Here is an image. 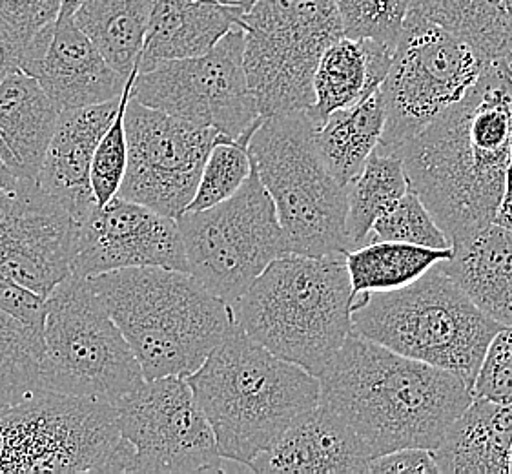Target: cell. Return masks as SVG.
<instances>
[{"instance_id":"cell-12","label":"cell","mask_w":512,"mask_h":474,"mask_svg":"<svg viewBox=\"0 0 512 474\" xmlns=\"http://www.w3.org/2000/svg\"><path fill=\"white\" fill-rule=\"evenodd\" d=\"M188 272L230 307L254 279L287 254L276 207L257 176L216 207L183 212L177 217Z\"/></svg>"},{"instance_id":"cell-8","label":"cell","mask_w":512,"mask_h":474,"mask_svg":"<svg viewBox=\"0 0 512 474\" xmlns=\"http://www.w3.org/2000/svg\"><path fill=\"white\" fill-rule=\"evenodd\" d=\"M44 392L117 405L144 383L143 369L90 278L70 274L46 298Z\"/></svg>"},{"instance_id":"cell-11","label":"cell","mask_w":512,"mask_h":474,"mask_svg":"<svg viewBox=\"0 0 512 474\" xmlns=\"http://www.w3.org/2000/svg\"><path fill=\"white\" fill-rule=\"evenodd\" d=\"M485 59L469 42L407 13L385 81V130L378 148L394 152L478 83Z\"/></svg>"},{"instance_id":"cell-18","label":"cell","mask_w":512,"mask_h":474,"mask_svg":"<svg viewBox=\"0 0 512 474\" xmlns=\"http://www.w3.org/2000/svg\"><path fill=\"white\" fill-rule=\"evenodd\" d=\"M19 68L41 84L61 112L119 99L128 83L73 17H57L42 26L26 44Z\"/></svg>"},{"instance_id":"cell-5","label":"cell","mask_w":512,"mask_h":474,"mask_svg":"<svg viewBox=\"0 0 512 474\" xmlns=\"http://www.w3.org/2000/svg\"><path fill=\"white\" fill-rule=\"evenodd\" d=\"M352 307L345 254H283L254 279L232 312L250 338L319 378L352 334Z\"/></svg>"},{"instance_id":"cell-15","label":"cell","mask_w":512,"mask_h":474,"mask_svg":"<svg viewBox=\"0 0 512 474\" xmlns=\"http://www.w3.org/2000/svg\"><path fill=\"white\" fill-rule=\"evenodd\" d=\"M124 124L128 165L117 196L177 219L192 201L208 152L221 134L179 121L134 95L126 104Z\"/></svg>"},{"instance_id":"cell-7","label":"cell","mask_w":512,"mask_h":474,"mask_svg":"<svg viewBox=\"0 0 512 474\" xmlns=\"http://www.w3.org/2000/svg\"><path fill=\"white\" fill-rule=\"evenodd\" d=\"M316 128L307 112L261 117L248 154L276 207L287 254H347V190L328 172Z\"/></svg>"},{"instance_id":"cell-3","label":"cell","mask_w":512,"mask_h":474,"mask_svg":"<svg viewBox=\"0 0 512 474\" xmlns=\"http://www.w3.org/2000/svg\"><path fill=\"white\" fill-rule=\"evenodd\" d=\"M186 382L219 454L243 469L319 403L318 378L268 351L236 320Z\"/></svg>"},{"instance_id":"cell-1","label":"cell","mask_w":512,"mask_h":474,"mask_svg":"<svg viewBox=\"0 0 512 474\" xmlns=\"http://www.w3.org/2000/svg\"><path fill=\"white\" fill-rule=\"evenodd\" d=\"M409 186L451 245L491 225L512 161V72L485 62L460 103L396 148Z\"/></svg>"},{"instance_id":"cell-32","label":"cell","mask_w":512,"mask_h":474,"mask_svg":"<svg viewBox=\"0 0 512 474\" xmlns=\"http://www.w3.org/2000/svg\"><path fill=\"white\" fill-rule=\"evenodd\" d=\"M250 134L239 139L219 135L212 150L208 152L205 165L199 176L194 197L185 212H199L216 207L236 194L252 172V157L248 154Z\"/></svg>"},{"instance_id":"cell-29","label":"cell","mask_w":512,"mask_h":474,"mask_svg":"<svg viewBox=\"0 0 512 474\" xmlns=\"http://www.w3.org/2000/svg\"><path fill=\"white\" fill-rule=\"evenodd\" d=\"M452 248L418 247L398 241H370L345 254L354 298L369 292L407 287L436 263L451 258Z\"/></svg>"},{"instance_id":"cell-39","label":"cell","mask_w":512,"mask_h":474,"mask_svg":"<svg viewBox=\"0 0 512 474\" xmlns=\"http://www.w3.org/2000/svg\"><path fill=\"white\" fill-rule=\"evenodd\" d=\"M440 474L431 449L403 447L379 454L369 464L367 474Z\"/></svg>"},{"instance_id":"cell-28","label":"cell","mask_w":512,"mask_h":474,"mask_svg":"<svg viewBox=\"0 0 512 474\" xmlns=\"http://www.w3.org/2000/svg\"><path fill=\"white\" fill-rule=\"evenodd\" d=\"M407 13L451 31L485 59L512 53V17L503 0H409Z\"/></svg>"},{"instance_id":"cell-41","label":"cell","mask_w":512,"mask_h":474,"mask_svg":"<svg viewBox=\"0 0 512 474\" xmlns=\"http://www.w3.org/2000/svg\"><path fill=\"white\" fill-rule=\"evenodd\" d=\"M492 223H498L502 227L512 230V166H509V174L505 181V190H503L502 201L496 210V216Z\"/></svg>"},{"instance_id":"cell-4","label":"cell","mask_w":512,"mask_h":474,"mask_svg":"<svg viewBox=\"0 0 512 474\" xmlns=\"http://www.w3.org/2000/svg\"><path fill=\"white\" fill-rule=\"evenodd\" d=\"M144 380L197 371L234 321L232 307L190 272L141 267L90 278Z\"/></svg>"},{"instance_id":"cell-16","label":"cell","mask_w":512,"mask_h":474,"mask_svg":"<svg viewBox=\"0 0 512 474\" xmlns=\"http://www.w3.org/2000/svg\"><path fill=\"white\" fill-rule=\"evenodd\" d=\"M79 221L37 181L0 190V276L46 299L72 274Z\"/></svg>"},{"instance_id":"cell-22","label":"cell","mask_w":512,"mask_h":474,"mask_svg":"<svg viewBox=\"0 0 512 474\" xmlns=\"http://www.w3.org/2000/svg\"><path fill=\"white\" fill-rule=\"evenodd\" d=\"M61 110L21 68L0 81V161L11 174L35 181Z\"/></svg>"},{"instance_id":"cell-24","label":"cell","mask_w":512,"mask_h":474,"mask_svg":"<svg viewBox=\"0 0 512 474\" xmlns=\"http://www.w3.org/2000/svg\"><path fill=\"white\" fill-rule=\"evenodd\" d=\"M512 449V402L474 396L432 451L440 474H507Z\"/></svg>"},{"instance_id":"cell-35","label":"cell","mask_w":512,"mask_h":474,"mask_svg":"<svg viewBox=\"0 0 512 474\" xmlns=\"http://www.w3.org/2000/svg\"><path fill=\"white\" fill-rule=\"evenodd\" d=\"M347 37L374 39L394 50L409 0H332Z\"/></svg>"},{"instance_id":"cell-30","label":"cell","mask_w":512,"mask_h":474,"mask_svg":"<svg viewBox=\"0 0 512 474\" xmlns=\"http://www.w3.org/2000/svg\"><path fill=\"white\" fill-rule=\"evenodd\" d=\"M400 157L376 148L358 176L345 186L347 252L367 245L374 223L409 190Z\"/></svg>"},{"instance_id":"cell-19","label":"cell","mask_w":512,"mask_h":474,"mask_svg":"<svg viewBox=\"0 0 512 474\" xmlns=\"http://www.w3.org/2000/svg\"><path fill=\"white\" fill-rule=\"evenodd\" d=\"M119 103L121 97L108 103L62 110L35 179L79 223L97 205L90 183L93 154L112 124Z\"/></svg>"},{"instance_id":"cell-34","label":"cell","mask_w":512,"mask_h":474,"mask_svg":"<svg viewBox=\"0 0 512 474\" xmlns=\"http://www.w3.org/2000/svg\"><path fill=\"white\" fill-rule=\"evenodd\" d=\"M137 73L139 70H134L128 75V83L121 95L119 110L93 154L90 183H92L93 197L97 207H104L108 201H112L123 185L124 172L128 165V139H126L124 114H126V104L132 95V84Z\"/></svg>"},{"instance_id":"cell-36","label":"cell","mask_w":512,"mask_h":474,"mask_svg":"<svg viewBox=\"0 0 512 474\" xmlns=\"http://www.w3.org/2000/svg\"><path fill=\"white\" fill-rule=\"evenodd\" d=\"M472 394L494 402H512V325L494 334L472 383Z\"/></svg>"},{"instance_id":"cell-21","label":"cell","mask_w":512,"mask_h":474,"mask_svg":"<svg viewBox=\"0 0 512 474\" xmlns=\"http://www.w3.org/2000/svg\"><path fill=\"white\" fill-rule=\"evenodd\" d=\"M245 11L217 0H154L137 70L210 52L234 28H243Z\"/></svg>"},{"instance_id":"cell-45","label":"cell","mask_w":512,"mask_h":474,"mask_svg":"<svg viewBox=\"0 0 512 474\" xmlns=\"http://www.w3.org/2000/svg\"><path fill=\"white\" fill-rule=\"evenodd\" d=\"M503 4H505V8H507V11L511 13L512 17V0H503Z\"/></svg>"},{"instance_id":"cell-2","label":"cell","mask_w":512,"mask_h":474,"mask_svg":"<svg viewBox=\"0 0 512 474\" xmlns=\"http://www.w3.org/2000/svg\"><path fill=\"white\" fill-rule=\"evenodd\" d=\"M318 380L319 403L358 436L372 460L403 447L434 451L474 398L460 376L354 334Z\"/></svg>"},{"instance_id":"cell-44","label":"cell","mask_w":512,"mask_h":474,"mask_svg":"<svg viewBox=\"0 0 512 474\" xmlns=\"http://www.w3.org/2000/svg\"><path fill=\"white\" fill-rule=\"evenodd\" d=\"M217 2H221V4H225V6H230V8L243 10L246 13V11L250 10V6H252L254 0H217Z\"/></svg>"},{"instance_id":"cell-38","label":"cell","mask_w":512,"mask_h":474,"mask_svg":"<svg viewBox=\"0 0 512 474\" xmlns=\"http://www.w3.org/2000/svg\"><path fill=\"white\" fill-rule=\"evenodd\" d=\"M0 312L10 314L31 329L42 330L46 299L15 283L13 279L0 276Z\"/></svg>"},{"instance_id":"cell-42","label":"cell","mask_w":512,"mask_h":474,"mask_svg":"<svg viewBox=\"0 0 512 474\" xmlns=\"http://www.w3.org/2000/svg\"><path fill=\"white\" fill-rule=\"evenodd\" d=\"M19 179H21V177L13 176L10 170L6 168V165L0 161V190H4V188H11V186L15 185Z\"/></svg>"},{"instance_id":"cell-13","label":"cell","mask_w":512,"mask_h":474,"mask_svg":"<svg viewBox=\"0 0 512 474\" xmlns=\"http://www.w3.org/2000/svg\"><path fill=\"white\" fill-rule=\"evenodd\" d=\"M243 52L245 30L234 28L205 55L161 62L137 73L132 95L179 121L239 139L261 121Z\"/></svg>"},{"instance_id":"cell-40","label":"cell","mask_w":512,"mask_h":474,"mask_svg":"<svg viewBox=\"0 0 512 474\" xmlns=\"http://www.w3.org/2000/svg\"><path fill=\"white\" fill-rule=\"evenodd\" d=\"M26 44L28 41L0 17V81L21 66Z\"/></svg>"},{"instance_id":"cell-31","label":"cell","mask_w":512,"mask_h":474,"mask_svg":"<svg viewBox=\"0 0 512 474\" xmlns=\"http://www.w3.org/2000/svg\"><path fill=\"white\" fill-rule=\"evenodd\" d=\"M42 330L0 312V407H10L42 391Z\"/></svg>"},{"instance_id":"cell-43","label":"cell","mask_w":512,"mask_h":474,"mask_svg":"<svg viewBox=\"0 0 512 474\" xmlns=\"http://www.w3.org/2000/svg\"><path fill=\"white\" fill-rule=\"evenodd\" d=\"M82 0H62L61 11L57 17H72L75 10L81 6Z\"/></svg>"},{"instance_id":"cell-37","label":"cell","mask_w":512,"mask_h":474,"mask_svg":"<svg viewBox=\"0 0 512 474\" xmlns=\"http://www.w3.org/2000/svg\"><path fill=\"white\" fill-rule=\"evenodd\" d=\"M62 0H0V17L26 41L57 19Z\"/></svg>"},{"instance_id":"cell-9","label":"cell","mask_w":512,"mask_h":474,"mask_svg":"<svg viewBox=\"0 0 512 474\" xmlns=\"http://www.w3.org/2000/svg\"><path fill=\"white\" fill-rule=\"evenodd\" d=\"M110 403L39 392L0 407V473H130Z\"/></svg>"},{"instance_id":"cell-14","label":"cell","mask_w":512,"mask_h":474,"mask_svg":"<svg viewBox=\"0 0 512 474\" xmlns=\"http://www.w3.org/2000/svg\"><path fill=\"white\" fill-rule=\"evenodd\" d=\"M115 411L121 438L132 449L130 473L225 471L214 431L186 378L144 380Z\"/></svg>"},{"instance_id":"cell-27","label":"cell","mask_w":512,"mask_h":474,"mask_svg":"<svg viewBox=\"0 0 512 474\" xmlns=\"http://www.w3.org/2000/svg\"><path fill=\"white\" fill-rule=\"evenodd\" d=\"M154 0H82L73 21L115 72L137 70Z\"/></svg>"},{"instance_id":"cell-17","label":"cell","mask_w":512,"mask_h":474,"mask_svg":"<svg viewBox=\"0 0 512 474\" xmlns=\"http://www.w3.org/2000/svg\"><path fill=\"white\" fill-rule=\"evenodd\" d=\"M161 267L188 272L174 217L121 196L92 208L77 227L72 274L93 278L123 268Z\"/></svg>"},{"instance_id":"cell-23","label":"cell","mask_w":512,"mask_h":474,"mask_svg":"<svg viewBox=\"0 0 512 474\" xmlns=\"http://www.w3.org/2000/svg\"><path fill=\"white\" fill-rule=\"evenodd\" d=\"M440 267L491 320L512 325V230L487 225L454 243Z\"/></svg>"},{"instance_id":"cell-46","label":"cell","mask_w":512,"mask_h":474,"mask_svg":"<svg viewBox=\"0 0 512 474\" xmlns=\"http://www.w3.org/2000/svg\"><path fill=\"white\" fill-rule=\"evenodd\" d=\"M505 61H507V64H509V68H511V72H512V53H511V55H509V57H507V59H505ZM511 166H512V161H511Z\"/></svg>"},{"instance_id":"cell-47","label":"cell","mask_w":512,"mask_h":474,"mask_svg":"<svg viewBox=\"0 0 512 474\" xmlns=\"http://www.w3.org/2000/svg\"><path fill=\"white\" fill-rule=\"evenodd\" d=\"M509 473H512V449H511V462H509Z\"/></svg>"},{"instance_id":"cell-10","label":"cell","mask_w":512,"mask_h":474,"mask_svg":"<svg viewBox=\"0 0 512 474\" xmlns=\"http://www.w3.org/2000/svg\"><path fill=\"white\" fill-rule=\"evenodd\" d=\"M248 86L261 117L307 112L328 46L345 35L332 0H254L243 15Z\"/></svg>"},{"instance_id":"cell-20","label":"cell","mask_w":512,"mask_h":474,"mask_svg":"<svg viewBox=\"0 0 512 474\" xmlns=\"http://www.w3.org/2000/svg\"><path fill=\"white\" fill-rule=\"evenodd\" d=\"M372 456L338 416L318 407L257 454L250 471L265 474H363Z\"/></svg>"},{"instance_id":"cell-26","label":"cell","mask_w":512,"mask_h":474,"mask_svg":"<svg viewBox=\"0 0 512 474\" xmlns=\"http://www.w3.org/2000/svg\"><path fill=\"white\" fill-rule=\"evenodd\" d=\"M385 130L381 90L328 115L316 128V145L328 172L347 186L378 148Z\"/></svg>"},{"instance_id":"cell-33","label":"cell","mask_w":512,"mask_h":474,"mask_svg":"<svg viewBox=\"0 0 512 474\" xmlns=\"http://www.w3.org/2000/svg\"><path fill=\"white\" fill-rule=\"evenodd\" d=\"M370 241H398L438 250L452 248L449 237L412 188L374 223L367 243Z\"/></svg>"},{"instance_id":"cell-6","label":"cell","mask_w":512,"mask_h":474,"mask_svg":"<svg viewBox=\"0 0 512 474\" xmlns=\"http://www.w3.org/2000/svg\"><path fill=\"white\" fill-rule=\"evenodd\" d=\"M440 263L407 287L356 296L352 334L452 372L472 391L485 351L502 325L478 309Z\"/></svg>"},{"instance_id":"cell-25","label":"cell","mask_w":512,"mask_h":474,"mask_svg":"<svg viewBox=\"0 0 512 474\" xmlns=\"http://www.w3.org/2000/svg\"><path fill=\"white\" fill-rule=\"evenodd\" d=\"M392 48L374 39L339 37L321 55L312 79L314 103L307 114L316 123L341 108H349L385 81Z\"/></svg>"}]
</instances>
